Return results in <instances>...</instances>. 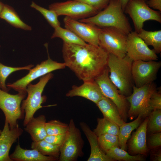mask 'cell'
I'll list each match as a JSON object with an SVG mask.
<instances>
[{"mask_svg":"<svg viewBox=\"0 0 161 161\" xmlns=\"http://www.w3.org/2000/svg\"><path fill=\"white\" fill-rule=\"evenodd\" d=\"M62 52L66 66L83 82L94 80L108 66L109 53L99 45L64 43Z\"/></svg>","mask_w":161,"mask_h":161,"instance_id":"6da1fadb","label":"cell"},{"mask_svg":"<svg viewBox=\"0 0 161 161\" xmlns=\"http://www.w3.org/2000/svg\"><path fill=\"white\" fill-rule=\"evenodd\" d=\"M124 13L118 0H111L106 7L95 15L79 21L93 24L101 28L114 27L128 35L132 29Z\"/></svg>","mask_w":161,"mask_h":161,"instance_id":"7a4b0ae2","label":"cell"},{"mask_svg":"<svg viewBox=\"0 0 161 161\" xmlns=\"http://www.w3.org/2000/svg\"><path fill=\"white\" fill-rule=\"evenodd\" d=\"M133 61L126 55L120 58L109 53V78L120 93L126 97L131 95L134 86L131 72Z\"/></svg>","mask_w":161,"mask_h":161,"instance_id":"3957f363","label":"cell"},{"mask_svg":"<svg viewBox=\"0 0 161 161\" xmlns=\"http://www.w3.org/2000/svg\"><path fill=\"white\" fill-rule=\"evenodd\" d=\"M51 72L40 77L36 84L29 83L27 86V96L22 102L21 108L24 114L23 125L25 126L34 117L36 112L43 107L41 104L46 100V97L42 94L46 85L53 77Z\"/></svg>","mask_w":161,"mask_h":161,"instance_id":"277c9868","label":"cell"},{"mask_svg":"<svg viewBox=\"0 0 161 161\" xmlns=\"http://www.w3.org/2000/svg\"><path fill=\"white\" fill-rule=\"evenodd\" d=\"M157 89L154 82L146 84L140 87L134 85L130 95L126 97L129 107L128 117L132 120L139 115L143 118L148 117L152 111L150 105V100L153 93Z\"/></svg>","mask_w":161,"mask_h":161,"instance_id":"5b68a950","label":"cell"},{"mask_svg":"<svg viewBox=\"0 0 161 161\" xmlns=\"http://www.w3.org/2000/svg\"><path fill=\"white\" fill-rule=\"evenodd\" d=\"M128 35L115 28H102L98 45L108 53L122 58L126 55Z\"/></svg>","mask_w":161,"mask_h":161,"instance_id":"8992f818","label":"cell"},{"mask_svg":"<svg viewBox=\"0 0 161 161\" xmlns=\"http://www.w3.org/2000/svg\"><path fill=\"white\" fill-rule=\"evenodd\" d=\"M65 139L60 147V161H75L83 155L84 141L74 120H70Z\"/></svg>","mask_w":161,"mask_h":161,"instance_id":"52a82bcc","label":"cell"},{"mask_svg":"<svg viewBox=\"0 0 161 161\" xmlns=\"http://www.w3.org/2000/svg\"><path fill=\"white\" fill-rule=\"evenodd\" d=\"M107 66L94 79L103 95L110 99L116 105L124 121H127L129 104L126 97L121 94L111 81Z\"/></svg>","mask_w":161,"mask_h":161,"instance_id":"ba28073f","label":"cell"},{"mask_svg":"<svg viewBox=\"0 0 161 161\" xmlns=\"http://www.w3.org/2000/svg\"><path fill=\"white\" fill-rule=\"evenodd\" d=\"M147 0H130L124 9V13L132 19L137 33L143 28L146 21L154 20L161 23V12L151 8L147 3Z\"/></svg>","mask_w":161,"mask_h":161,"instance_id":"9c48e42d","label":"cell"},{"mask_svg":"<svg viewBox=\"0 0 161 161\" xmlns=\"http://www.w3.org/2000/svg\"><path fill=\"white\" fill-rule=\"evenodd\" d=\"M27 92H18L12 95L0 88V109L2 111L5 120L10 129L15 127L18 120L24 118V114L21 108V103L27 95Z\"/></svg>","mask_w":161,"mask_h":161,"instance_id":"30bf717a","label":"cell"},{"mask_svg":"<svg viewBox=\"0 0 161 161\" xmlns=\"http://www.w3.org/2000/svg\"><path fill=\"white\" fill-rule=\"evenodd\" d=\"M66 67L64 63L54 61L48 56L47 59L29 70L27 75L13 83H8L6 86L7 87L12 88L18 92H27V86L32 81L52 72L64 69Z\"/></svg>","mask_w":161,"mask_h":161,"instance_id":"8fae6325","label":"cell"},{"mask_svg":"<svg viewBox=\"0 0 161 161\" xmlns=\"http://www.w3.org/2000/svg\"><path fill=\"white\" fill-rule=\"evenodd\" d=\"M49 7L58 16L64 15L77 20L89 17L98 12L86 4L76 0L54 3L50 4Z\"/></svg>","mask_w":161,"mask_h":161,"instance_id":"7c38bea8","label":"cell"},{"mask_svg":"<svg viewBox=\"0 0 161 161\" xmlns=\"http://www.w3.org/2000/svg\"><path fill=\"white\" fill-rule=\"evenodd\" d=\"M161 66V62L157 61H133L131 72L134 86L139 88L154 82Z\"/></svg>","mask_w":161,"mask_h":161,"instance_id":"4fadbf2b","label":"cell"},{"mask_svg":"<svg viewBox=\"0 0 161 161\" xmlns=\"http://www.w3.org/2000/svg\"><path fill=\"white\" fill-rule=\"evenodd\" d=\"M126 52L133 61H157L158 58L154 49H150L135 31L128 35Z\"/></svg>","mask_w":161,"mask_h":161,"instance_id":"5bb4252c","label":"cell"},{"mask_svg":"<svg viewBox=\"0 0 161 161\" xmlns=\"http://www.w3.org/2000/svg\"><path fill=\"white\" fill-rule=\"evenodd\" d=\"M65 27L71 31L85 42L98 45L101 28L93 24L78 21L66 16L63 19Z\"/></svg>","mask_w":161,"mask_h":161,"instance_id":"9a60e30c","label":"cell"},{"mask_svg":"<svg viewBox=\"0 0 161 161\" xmlns=\"http://www.w3.org/2000/svg\"><path fill=\"white\" fill-rule=\"evenodd\" d=\"M23 129L18 124L10 129L7 122L5 120L4 128L0 134V161H13L9 152L13 144L22 134Z\"/></svg>","mask_w":161,"mask_h":161,"instance_id":"2e32d148","label":"cell"},{"mask_svg":"<svg viewBox=\"0 0 161 161\" xmlns=\"http://www.w3.org/2000/svg\"><path fill=\"white\" fill-rule=\"evenodd\" d=\"M148 116L145 117L133 132L128 141V145L129 154L131 155L140 154L146 156L148 152L147 144L146 134Z\"/></svg>","mask_w":161,"mask_h":161,"instance_id":"e0dca14e","label":"cell"},{"mask_svg":"<svg viewBox=\"0 0 161 161\" xmlns=\"http://www.w3.org/2000/svg\"><path fill=\"white\" fill-rule=\"evenodd\" d=\"M80 86L73 85L66 94L68 97L79 96L97 103L103 96L101 90L95 80L83 82Z\"/></svg>","mask_w":161,"mask_h":161,"instance_id":"ac0fdd59","label":"cell"},{"mask_svg":"<svg viewBox=\"0 0 161 161\" xmlns=\"http://www.w3.org/2000/svg\"><path fill=\"white\" fill-rule=\"evenodd\" d=\"M80 127L89 142L91 152L87 161H114L108 157L100 148L98 144L97 136L86 123H79Z\"/></svg>","mask_w":161,"mask_h":161,"instance_id":"d6986e66","label":"cell"},{"mask_svg":"<svg viewBox=\"0 0 161 161\" xmlns=\"http://www.w3.org/2000/svg\"><path fill=\"white\" fill-rule=\"evenodd\" d=\"M9 156L13 161H55L58 160L52 157L44 155L35 149L23 148L19 143Z\"/></svg>","mask_w":161,"mask_h":161,"instance_id":"ffe728a7","label":"cell"},{"mask_svg":"<svg viewBox=\"0 0 161 161\" xmlns=\"http://www.w3.org/2000/svg\"><path fill=\"white\" fill-rule=\"evenodd\" d=\"M96 104L103 114V117L115 123L119 126L125 122L116 105L109 98L103 96Z\"/></svg>","mask_w":161,"mask_h":161,"instance_id":"44dd1931","label":"cell"},{"mask_svg":"<svg viewBox=\"0 0 161 161\" xmlns=\"http://www.w3.org/2000/svg\"><path fill=\"white\" fill-rule=\"evenodd\" d=\"M45 116L41 115L33 117L25 126L24 130L30 135L32 141L44 140L47 135L46 129Z\"/></svg>","mask_w":161,"mask_h":161,"instance_id":"7402d4cb","label":"cell"},{"mask_svg":"<svg viewBox=\"0 0 161 161\" xmlns=\"http://www.w3.org/2000/svg\"><path fill=\"white\" fill-rule=\"evenodd\" d=\"M137 117L133 121L128 123L125 122L119 126L118 135L119 147L125 151L127 150V142L131 136V133L139 126L143 118L140 115Z\"/></svg>","mask_w":161,"mask_h":161,"instance_id":"603a6c76","label":"cell"},{"mask_svg":"<svg viewBox=\"0 0 161 161\" xmlns=\"http://www.w3.org/2000/svg\"><path fill=\"white\" fill-rule=\"evenodd\" d=\"M0 18L15 27L27 30L32 29L20 19L14 9L7 4H4Z\"/></svg>","mask_w":161,"mask_h":161,"instance_id":"cb8c5ba5","label":"cell"},{"mask_svg":"<svg viewBox=\"0 0 161 161\" xmlns=\"http://www.w3.org/2000/svg\"><path fill=\"white\" fill-rule=\"evenodd\" d=\"M148 46H151L156 54L161 52V30L155 31H147L143 28L137 33Z\"/></svg>","mask_w":161,"mask_h":161,"instance_id":"d4e9b609","label":"cell"},{"mask_svg":"<svg viewBox=\"0 0 161 161\" xmlns=\"http://www.w3.org/2000/svg\"><path fill=\"white\" fill-rule=\"evenodd\" d=\"M60 146L49 143L44 139L37 141H32V149H35L42 154L52 157L58 160L60 154Z\"/></svg>","mask_w":161,"mask_h":161,"instance_id":"484cf974","label":"cell"},{"mask_svg":"<svg viewBox=\"0 0 161 161\" xmlns=\"http://www.w3.org/2000/svg\"><path fill=\"white\" fill-rule=\"evenodd\" d=\"M96 128L93 131L98 137L105 134L118 136L119 126L115 123L105 118H98Z\"/></svg>","mask_w":161,"mask_h":161,"instance_id":"4316f807","label":"cell"},{"mask_svg":"<svg viewBox=\"0 0 161 161\" xmlns=\"http://www.w3.org/2000/svg\"><path fill=\"white\" fill-rule=\"evenodd\" d=\"M106 154L114 161H143L145 160L144 155L140 154L130 155L126 151L119 147H113L107 151Z\"/></svg>","mask_w":161,"mask_h":161,"instance_id":"83f0119b","label":"cell"},{"mask_svg":"<svg viewBox=\"0 0 161 161\" xmlns=\"http://www.w3.org/2000/svg\"><path fill=\"white\" fill-rule=\"evenodd\" d=\"M59 38L63 41V43L85 45L87 43L71 31L66 28H63L60 26L55 28L51 38Z\"/></svg>","mask_w":161,"mask_h":161,"instance_id":"f1b7e54d","label":"cell"},{"mask_svg":"<svg viewBox=\"0 0 161 161\" xmlns=\"http://www.w3.org/2000/svg\"><path fill=\"white\" fill-rule=\"evenodd\" d=\"M34 66L32 64L21 67H12L7 66L0 63V88L2 90L8 92L10 89L5 84L7 78L13 72L22 70H30Z\"/></svg>","mask_w":161,"mask_h":161,"instance_id":"f546056e","label":"cell"},{"mask_svg":"<svg viewBox=\"0 0 161 161\" xmlns=\"http://www.w3.org/2000/svg\"><path fill=\"white\" fill-rule=\"evenodd\" d=\"M99 146L105 153L114 147H119L118 136L109 134H105L97 137Z\"/></svg>","mask_w":161,"mask_h":161,"instance_id":"4dcf8cb0","label":"cell"},{"mask_svg":"<svg viewBox=\"0 0 161 161\" xmlns=\"http://www.w3.org/2000/svg\"><path fill=\"white\" fill-rule=\"evenodd\" d=\"M147 132L153 134L161 132V109L152 111L148 116Z\"/></svg>","mask_w":161,"mask_h":161,"instance_id":"1f68e13d","label":"cell"},{"mask_svg":"<svg viewBox=\"0 0 161 161\" xmlns=\"http://www.w3.org/2000/svg\"><path fill=\"white\" fill-rule=\"evenodd\" d=\"M30 7L40 12L54 29L60 26V23L58 19V16L54 11L41 7L33 1H32Z\"/></svg>","mask_w":161,"mask_h":161,"instance_id":"d6a6232c","label":"cell"},{"mask_svg":"<svg viewBox=\"0 0 161 161\" xmlns=\"http://www.w3.org/2000/svg\"><path fill=\"white\" fill-rule=\"evenodd\" d=\"M68 124L59 120H52L46 122V129L48 135L66 133L68 129Z\"/></svg>","mask_w":161,"mask_h":161,"instance_id":"836d02e7","label":"cell"},{"mask_svg":"<svg viewBox=\"0 0 161 161\" xmlns=\"http://www.w3.org/2000/svg\"><path fill=\"white\" fill-rule=\"evenodd\" d=\"M83 2L99 12L108 5L111 0H76Z\"/></svg>","mask_w":161,"mask_h":161,"instance_id":"e575fe53","label":"cell"},{"mask_svg":"<svg viewBox=\"0 0 161 161\" xmlns=\"http://www.w3.org/2000/svg\"><path fill=\"white\" fill-rule=\"evenodd\" d=\"M157 89L152 94L150 100V105L151 110L161 109V90Z\"/></svg>","mask_w":161,"mask_h":161,"instance_id":"d590c367","label":"cell"},{"mask_svg":"<svg viewBox=\"0 0 161 161\" xmlns=\"http://www.w3.org/2000/svg\"><path fill=\"white\" fill-rule=\"evenodd\" d=\"M148 148L153 149L161 146V132L151 134L148 141Z\"/></svg>","mask_w":161,"mask_h":161,"instance_id":"8d00e7d4","label":"cell"},{"mask_svg":"<svg viewBox=\"0 0 161 161\" xmlns=\"http://www.w3.org/2000/svg\"><path fill=\"white\" fill-rule=\"evenodd\" d=\"M66 133L57 135H47L44 140L52 144L60 146L65 139Z\"/></svg>","mask_w":161,"mask_h":161,"instance_id":"74e56055","label":"cell"},{"mask_svg":"<svg viewBox=\"0 0 161 161\" xmlns=\"http://www.w3.org/2000/svg\"><path fill=\"white\" fill-rule=\"evenodd\" d=\"M147 3L150 7L161 12V0H147Z\"/></svg>","mask_w":161,"mask_h":161,"instance_id":"f35d334b","label":"cell"},{"mask_svg":"<svg viewBox=\"0 0 161 161\" xmlns=\"http://www.w3.org/2000/svg\"><path fill=\"white\" fill-rule=\"evenodd\" d=\"M152 155L153 156V160L155 161H161V154L160 151H156Z\"/></svg>","mask_w":161,"mask_h":161,"instance_id":"ab89813d","label":"cell"},{"mask_svg":"<svg viewBox=\"0 0 161 161\" xmlns=\"http://www.w3.org/2000/svg\"><path fill=\"white\" fill-rule=\"evenodd\" d=\"M120 2L124 11L126 6L130 0H118Z\"/></svg>","mask_w":161,"mask_h":161,"instance_id":"60d3db41","label":"cell"},{"mask_svg":"<svg viewBox=\"0 0 161 161\" xmlns=\"http://www.w3.org/2000/svg\"><path fill=\"white\" fill-rule=\"evenodd\" d=\"M4 4L0 1V17L3 10Z\"/></svg>","mask_w":161,"mask_h":161,"instance_id":"b9f144b4","label":"cell"},{"mask_svg":"<svg viewBox=\"0 0 161 161\" xmlns=\"http://www.w3.org/2000/svg\"><path fill=\"white\" fill-rule=\"evenodd\" d=\"M2 130H0V134H1V132Z\"/></svg>","mask_w":161,"mask_h":161,"instance_id":"7bdbcfd3","label":"cell"},{"mask_svg":"<svg viewBox=\"0 0 161 161\" xmlns=\"http://www.w3.org/2000/svg\"><path fill=\"white\" fill-rule=\"evenodd\" d=\"M1 47V46H0V47Z\"/></svg>","mask_w":161,"mask_h":161,"instance_id":"ee69618b","label":"cell"}]
</instances>
